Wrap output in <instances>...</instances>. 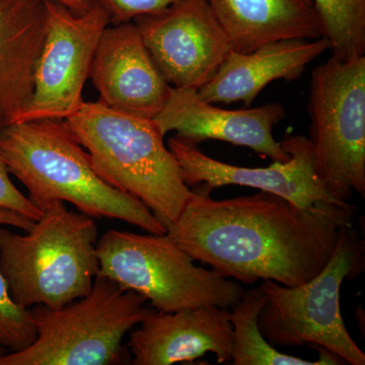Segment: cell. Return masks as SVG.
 I'll use <instances>...</instances> for the list:
<instances>
[{"label": "cell", "mask_w": 365, "mask_h": 365, "mask_svg": "<svg viewBox=\"0 0 365 365\" xmlns=\"http://www.w3.org/2000/svg\"><path fill=\"white\" fill-rule=\"evenodd\" d=\"M167 235L194 261L246 284L272 280L299 287L318 275L354 225L356 206L319 201L302 208L260 191L215 200L195 186Z\"/></svg>", "instance_id": "obj_1"}, {"label": "cell", "mask_w": 365, "mask_h": 365, "mask_svg": "<svg viewBox=\"0 0 365 365\" xmlns=\"http://www.w3.org/2000/svg\"><path fill=\"white\" fill-rule=\"evenodd\" d=\"M0 155L41 211L62 201L91 217L119 220L148 234H167V227L141 201L98 176L64 120H31L2 127Z\"/></svg>", "instance_id": "obj_2"}, {"label": "cell", "mask_w": 365, "mask_h": 365, "mask_svg": "<svg viewBox=\"0 0 365 365\" xmlns=\"http://www.w3.org/2000/svg\"><path fill=\"white\" fill-rule=\"evenodd\" d=\"M64 121L98 176L141 201L165 227L176 222L194 192L182 181L155 120L115 111L98 101L83 102Z\"/></svg>", "instance_id": "obj_3"}, {"label": "cell", "mask_w": 365, "mask_h": 365, "mask_svg": "<svg viewBox=\"0 0 365 365\" xmlns=\"http://www.w3.org/2000/svg\"><path fill=\"white\" fill-rule=\"evenodd\" d=\"M42 212L26 235L0 228V270L24 309H60L86 297L100 270L93 217L62 201Z\"/></svg>", "instance_id": "obj_4"}, {"label": "cell", "mask_w": 365, "mask_h": 365, "mask_svg": "<svg viewBox=\"0 0 365 365\" xmlns=\"http://www.w3.org/2000/svg\"><path fill=\"white\" fill-rule=\"evenodd\" d=\"M115 281L97 276L90 294L60 307L34 306L37 338L30 347L0 355V365H115L131 361L127 333L153 307Z\"/></svg>", "instance_id": "obj_5"}, {"label": "cell", "mask_w": 365, "mask_h": 365, "mask_svg": "<svg viewBox=\"0 0 365 365\" xmlns=\"http://www.w3.org/2000/svg\"><path fill=\"white\" fill-rule=\"evenodd\" d=\"M97 254L98 276L140 294L163 313L204 306L230 309L245 292L239 281L196 266L167 234L109 230L98 240Z\"/></svg>", "instance_id": "obj_6"}, {"label": "cell", "mask_w": 365, "mask_h": 365, "mask_svg": "<svg viewBox=\"0 0 365 365\" xmlns=\"http://www.w3.org/2000/svg\"><path fill=\"white\" fill-rule=\"evenodd\" d=\"M364 242L356 230L344 227L325 268L299 287L263 280L265 302L258 318L262 335L281 347L319 346L345 364L364 365L365 354L348 333L340 309L343 281L364 267Z\"/></svg>", "instance_id": "obj_7"}, {"label": "cell", "mask_w": 365, "mask_h": 365, "mask_svg": "<svg viewBox=\"0 0 365 365\" xmlns=\"http://www.w3.org/2000/svg\"><path fill=\"white\" fill-rule=\"evenodd\" d=\"M309 141L314 173L329 194L365 198V56L331 57L312 72Z\"/></svg>", "instance_id": "obj_8"}, {"label": "cell", "mask_w": 365, "mask_h": 365, "mask_svg": "<svg viewBox=\"0 0 365 365\" xmlns=\"http://www.w3.org/2000/svg\"><path fill=\"white\" fill-rule=\"evenodd\" d=\"M45 6V39L32 96L16 122L66 120L78 111L98 41L111 23L97 4L81 14L50 0Z\"/></svg>", "instance_id": "obj_9"}, {"label": "cell", "mask_w": 365, "mask_h": 365, "mask_svg": "<svg viewBox=\"0 0 365 365\" xmlns=\"http://www.w3.org/2000/svg\"><path fill=\"white\" fill-rule=\"evenodd\" d=\"M135 21L153 61L172 88L199 90L232 50L206 0H181Z\"/></svg>", "instance_id": "obj_10"}, {"label": "cell", "mask_w": 365, "mask_h": 365, "mask_svg": "<svg viewBox=\"0 0 365 365\" xmlns=\"http://www.w3.org/2000/svg\"><path fill=\"white\" fill-rule=\"evenodd\" d=\"M280 144L289 153V160L274 162L267 168L237 167L220 162L206 155L195 144L177 136L169 139L168 148L188 187L200 185L209 191L227 185L250 187L276 194L302 208L319 201L344 203L334 199L317 178L313 148L307 137L287 136Z\"/></svg>", "instance_id": "obj_11"}, {"label": "cell", "mask_w": 365, "mask_h": 365, "mask_svg": "<svg viewBox=\"0 0 365 365\" xmlns=\"http://www.w3.org/2000/svg\"><path fill=\"white\" fill-rule=\"evenodd\" d=\"M285 116L284 108L277 103L227 110L204 100L194 88H172L165 107L153 120L163 135L174 131L178 138L195 145L206 140L223 141L285 163L290 155L273 135L274 127Z\"/></svg>", "instance_id": "obj_12"}, {"label": "cell", "mask_w": 365, "mask_h": 365, "mask_svg": "<svg viewBox=\"0 0 365 365\" xmlns=\"http://www.w3.org/2000/svg\"><path fill=\"white\" fill-rule=\"evenodd\" d=\"M90 78L100 102L115 111L153 119L169 98L172 86L144 44L135 24L108 26L102 34Z\"/></svg>", "instance_id": "obj_13"}, {"label": "cell", "mask_w": 365, "mask_h": 365, "mask_svg": "<svg viewBox=\"0 0 365 365\" xmlns=\"http://www.w3.org/2000/svg\"><path fill=\"white\" fill-rule=\"evenodd\" d=\"M127 343L134 365H170L193 361L206 353L218 364L232 361L234 329L227 309L187 307L172 313L151 309Z\"/></svg>", "instance_id": "obj_14"}, {"label": "cell", "mask_w": 365, "mask_h": 365, "mask_svg": "<svg viewBox=\"0 0 365 365\" xmlns=\"http://www.w3.org/2000/svg\"><path fill=\"white\" fill-rule=\"evenodd\" d=\"M327 50L330 44L323 37L273 41L250 52L232 50L213 78L197 91L212 104L242 102L249 107L269 83L295 81Z\"/></svg>", "instance_id": "obj_15"}, {"label": "cell", "mask_w": 365, "mask_h": 365, "mask_svg": "<svg viewBox=\"0 0 365 365\" xmlns=\"http://www.w3.org/2000/svg\"><path fill=\"white\" fill-rule=\"evenodd\" d=\"M46 0H0V128L14 123L32 96L45 39Z\"/></svg>", "instance_id": "obj_16"}, {"label": "cell", "mask_w": 365, "mask_h": 365, "mask_svg": "<svg viewBox=\"0 0 365 365\" xmlns=\"http://www.w3.org/2000/svg\"><path fill=\"white\" fill-rule=\"evenodd\" d=\"M206 1L237 52L253 51L273 41L322 37L313 0Z\"/></svg>", "instance_id": "obj_17"}, {"label": "cell", "mask_w": 365, "mask_h": 365, "mask_svg": "<svg viewBox=\"0 0 365 365\" xmlns=\"http://www.w3.org/2000/svg\"><path fill=\"white\" fill-rule=\"evenodd\" d=\"M265 302L261 287L245 290L242 299L227 309V317L234 329L232 365H326L317 361L284 354L276 349L262 335L259 314Z\"/></svg>", "instance_id": "obj_18"}, {"label": "cell", "mask_w": 365, "mask_h": 365, "mask_svg": "<svg viewBox=\"0 0 365 365\" xmlns=\"http://www.w3.org/2000/svg\"><path fill=\"white\" fill-rule=\"evenodd\" d=\"M313 4L332 56L340 60L365 56V0H313Z\"/></svg>", "instance_id": "obj_19"}, {"label": "cell", "mask_w": 365, "mask_h": 365, "mask_svg": "<svg viewBox=\"0 0 365 365\" xmlns=\"http://www.w3.org/2000/svg\"><path fill=\"white\" fill-rule=\"evenodd\" d=\"M34 220L14 211L0 207V225H6L28 232ZM37 338L30 309L11 299L6 278L0 270V346L7 352H18L30 347Z\"/></svg>", "instance_id": "obj_20"}, {"label": "cell", "mask_w": 365, "mask_h": 365, "mask_svg": "<svg viewBox=\"0 0 365 365\" xmlns=\"http://www.w3.org/2000/svg\"><path fill=\"white\" fill-rule=\"evenodd\" d=\"M181 0H93L109 14L111 23H130L140 16L160 13Z\"/></svg>", "instance_id": "obj_21"}, {"label": "cell", "mask_w": 365, "mask_h": 365, "mask_svg": "<svg viewBox=\"0 0 365 365\" xmlns=\"http://www.w3.org/2000/svg\"><path fill=\"white\" fill-rule=\"evenodd\" d=\"M0 207L26 216L34 222L39 220L43 213L39 208L36 207L31 202L28 197L24 195L20 190L14 186L1 155H0Z\"/></svg>", "instance_id": "obj_22"}, {"label": "cell", "mask_w": 365, "mask_h": 365, "mask_svg": "<svg viewBox=\"0 0 365 365\" xmlns=\"http://www.w3.org/2000/svg\"><path fill=\"white\" fill-rule=\"evenodd\" d=\"M50 1L62 4L76 14H85L93 4V0H50Z\"/></svg>", "instance_id": "obj_23"}, {"label": "cell", "mask_w": 365, "mask_h": 365, "mask_svg": "<svg viewBox=\"0 0 365 365\" xmlns=\"http://www.w3.org/2000/svg\"><path fill=\"white\" fill-rule=\"evenodd\" d=\"M4 353H7L6 350L0 346V355L4 354Z\"/></svg>", "instance_id": "obj_24"}]
</instances>
